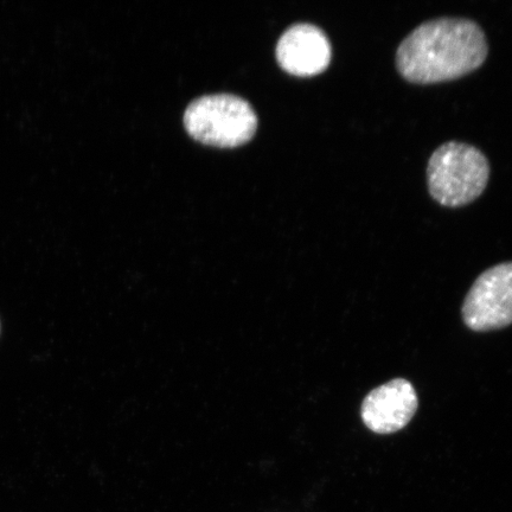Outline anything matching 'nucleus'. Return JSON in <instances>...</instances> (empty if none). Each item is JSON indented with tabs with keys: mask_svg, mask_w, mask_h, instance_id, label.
<instances>
[{
	"mask_svg": "<svg viewBox=\"0 0 512 512\" xmlns=\"http://www.w3.org/2000/svg\"><path fill=\"white\" fill-rule=\"evenodd\" d=\"M488 42L482 28L467 18L441 17L424 22L396 51V67L414 83L460 78L482 66Z\"/></svg>",
	"mask_w": 512,
	"mask_h": 512,
	"instance_id": "1",
	"label": "nucleus"
},
{
	"mask_svg": "<svg viewBox=\"0 0 512 512\" xmlns=\"http://www.w3.org/2000/svg\"><path fill=\"white\" fill-rule=\"evenodd\" d=\"M490 177V164L476 146L447 142L433 152L427 166L428 189L435 201L460 207L483 194Z\"/></svg>",
	"mask_w": 512,
	"mask_h": 512,
	"instance_id": "2",
	"label": "nucleus"
},
{
	"mask_svg": "<svg viewBox=\"0 0 512 512\" xmlns=\"http://www.w3.org/2000/svg\"><path fill=\"white\" fill-rule=\"evenodd\" d=\"M190 136L203 144L235 147L254 136L258 119L247 101L229 94L203 96L184 114Z\"/></svg>",
	"mask_w": 512,
	"mask_h": 512,
	"instance_id": "3",
	"label": "nucleus"
},
{
	"mask_svg": "<svg viewBox=\"0 0 512 512\" xmlns=\"http://www.w3.org/2000/svg\"><path fill=\"white\" fill-rule=\"evenodd\" d=\"M467 328L486 332L512 324V262H504L480 274L463 305Z\"/></svg>",
	"mask_w": 512,
	"mask_h": 512,
	"instance_id": "4",
	"label": "nucleus"
},
{
	"mask_svg": "<svg viewBox=\"0 0 512 512\" xmlns=\"http://www.w3.org/2000/svg\"><path fill=\"white\" fill-rule=\"evenodd\" d=\"M418 406L413 384L405 379H394L366 396L362 403V420L371 432L392 434L411 422Z\"/></svg>",
	"mask_w": 512,
	"mask_h": 512,
	"instance_id": "5",
	"label": "nucleus"
},
{
	"mask_svg": "<svg viewBox=\"0 0 512 512\" xmlns=\"http://www.w3.org/2000/svg\"><path fill=\"white\" fill-rule=\"evenodd\" d=\"M332 50L328 36L309 23L293 25L281 36L277 57L287 73L313 76L324 72L331 62Z\"/></svg>",
	"mask_w": 512,
	"mask_h": 512,
	"instance_id": "6",
	"label": "nucleus"
},
{
	"mask_svg": "<svg viewBox=\"0 0 512 512\" xmlns=\"http://www.w3.org/2000/svg\"><path fill=\"white\" fill-rule=\"evenodd\" d=\"M0 334H2V322H0Z\"/></svg>",
	"mask_w": 512,
	"mask_h": 512,
	"instance_id": "7",
	"label": "nucleus"
}]
</instances>
